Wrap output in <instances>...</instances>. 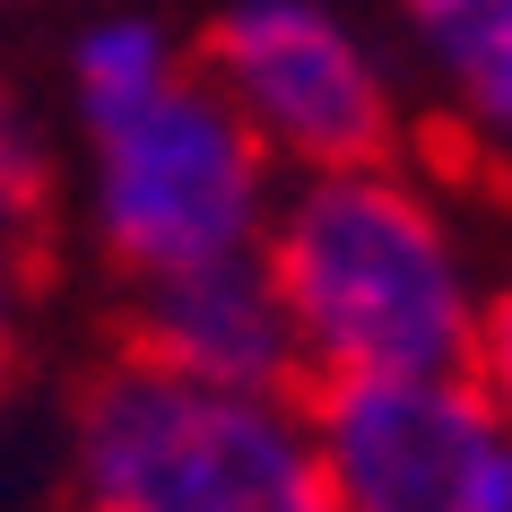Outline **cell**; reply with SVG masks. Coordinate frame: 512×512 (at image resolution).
I'll use <instances>...</instances> for the list:
<instances>
[{"label": "cell", "instance_id": "obj_1", "mask_svg": "<svg viewBox=\"0 0 512 512\" xmlns=\"http://www.w3.org/2000/svg\"><path fill=\"white\" fill-rule=\"evenodd\" d=\"M261 261L287 304L304 382L460 374L478 348V287L452 226L391 165L313 174L278 209Z\"/></svg>", "mask_w": 512, "mask_h": 512}, {"label": "cell", "instance_id": "obj_2", "mask_svg": "<svg viewBox=\"0 0 512 512\" xmlns=\"http://www.w3.org/2000/svg\"><path fill=\"white\" fill-rule=\"evenodd\" d=\"M79 478L96 512H339L304 391H209L148 356L87 374Z\"/></svg>", "mask_w": 512, "mask_h": 512}, {"label": "cell", "instance_id": "obj_3", "mask_svg": "<svg viewBox=\"0 0 512 512\" xmlns=\"http://www.w3.org/2000/svg\"><path fill=\"white\" fill-rule=\"evenodd\" d=\"M96 131V217L105 252L131 278H174L261 243L270 217V148L209 79H174L139 105L87 122Z\"/></svg>", "mask_w": 512, "mask_h": 512}, {"label": "cell", "instance_id": "obj_4", "mask_svg": "<svg viewBox=\"0 0 512 512\" xmlns=\"http://www.w3.org/2000/svg\"><path fill=\"white\" fill-rule=\"evenodd\" d=\"M304 426L339 512H512V417L469 365L304 382Z\"/></svg>", "mask_w": 512, "mask_h": 512}, {"label": "cell", "instance_id": "obj_5", "mask_svg": "<svg viewBox=\"0 0 512 512\" xmlns=\"http://www.w3.org/2000/svg\"><path fill=\"white\" fill-rule=\"evenodd\" d=\"M209 87L243 113V131L313 174L382 165L391 96L330 9L313 0H243L209 27Z\"/></svg>", "mask_w": 512, "mask_h": 512}, {"label": "cell", "instance_id": "obj_6", "mask_svg": "<svg viewBox=\"0 0 512 512\" xmlns=\"http://www.w3.org/2000/svg\"><path fill=\"white\" fill-rule=\"evenodd\" d=\"M122 356H148V365L209 382V391H304V356H296V330H287V304L270 287L261 243L200 261V270H174V278H139Z\"/></svg>", "mask_w": 512, "mask_h": 512}, {"label": "cell", "instance_id": "obj_7", "mask_svg": "<svg viewBox=\"0 0 512 512\" xmlns=\"http://www.w3.org/2000/svg\"><path fill=\"white\" fill-rule=\"evenodd\" d=\"M443 61H452L460 96L486 131H512V0H460L452 18L434 27Z\"/></svg>", "mask_w": 512, "mask_h": 512}, {"label": "cell", "instance_id": "obj_8", "mask_svg": "<svg viewBox=\"0 0 512 512\" xmlns=\"http://www.w3.org/2000/svg\"><path fill=\"white\" fill-rule=\"evenodd\" d=\"M44 226H53V174H44V148H35L27 113L0 87V261H18L35 278L44 270Z\"/></svg>", "mask_w": 512, "mask_h": 512}, {"label": "cell", "instance_id": "obj_9", "mask_svg": "<svg viewBox=\"0 0 512 512\" xmlns=\"http://www.w3.org/2000/svg\"><path fill=\"white\" fill-rule=\"evenodd\" d=\"M165 79H174L165 35L139 27V18H113V27H96V35L79 44V105H87V122H105V113L157 96Z\"/></svg>", "mask_w": 512, "mask_h": 512}, {"label": "cell", "instance_id": "obj_10", "mask_svg": "<svg viewBox=\"0 0 512 512\" xmlns=\"http://www.w3.org/2000/svg\"><path fill=\"white\" fill-rule=\"evenodd\" d=\"M469 374H478V391L512 417V296H495L478 313V348H469Z\"/></svg>", "mask_w": 512, "mask_h": 512}, {"label": "cell", "instance_id": "obj_11", "mask_svg": "<svg viewBox=\"0 0 512 512\" xmlns=\"http://www.w3.org/2000/svg\"><path fill=\"white\" fill-rule=\"evenodd\" d=\"M408 9H417V18H426V27H443V18H452L460 0H408Z\"/></svg>", "mask_w": 512, "mask_h": 512}, {"label": "cell", "instance_id": "obj_12", "mask_svg": "<svg viewBox=\"0 0 512 512\" xmlns=\"http://www.w3.org/2000/svg\"><path fill=\"white\" fill-rule=\"evenodd\" d=\"M0 374H9V270H0Z\"/></svg>", "mask_w": 512, "mask_h": 512}]
</instances>
